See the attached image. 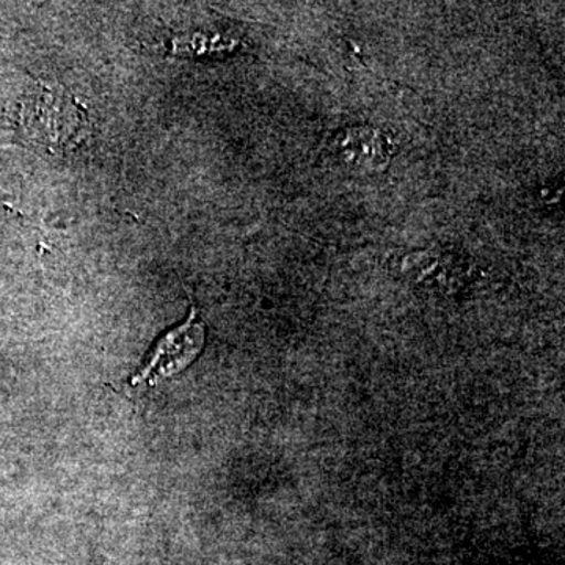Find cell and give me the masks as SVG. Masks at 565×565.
<instances>
[{
  "mask_svg": "<svg viewBox=\"0 0 565 565\" xmlns=\"http://www.w3.org/2000/svg\"><path fill=\"white\" fill-rule=\"evenodd\" d=\"M0 203H3V200H2V199H0Z\"/></svg>",
  "mask_w": 565,
  "mask_h": 565,
  "instance_id": "3957f363",
  "label": "cell"
},
{
  "mask_svg": "<svg viewBox=\"0 0 565 565\" xmlns=\"http://www.w3.org/2000/svg\"><path fill=\"white\" fill-rule=\"evenodd\" d=\"M25 137L47 150H68L79 143L84 131V110L65 93L41 88L21 106Z\"/></svg>",
  "mask_w": 565,
  "mask_h": 565,
  "instance_id": "6da1fadb",
  "label": "cell"
},
{
  "mask_svg": "<svg viewBox=\"0 0 565 565\" xmlns=\"http://www.w3.org/2000/svg\"><path fill=\"white\" fill-rule=\"evenodd\" d=\"M204 344V326L196 319V310L181 326L163 334L148 353L145 363L132 375L134 388H147L172 377L188 367L202 351Z\"/></svg>",
  "mask_w": 565,
  "mask_h": 565,
  "instance_id": "7a4b0ae2",
  "label": "cell"
}]
</instances>
